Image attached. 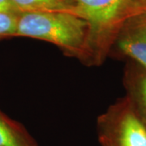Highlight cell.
I'll return each instance as SVG.
<instances>
[{
  "label": "cell",
  "instance_id": "1",
  "mask_svg": "<svg viewBox=\"0 0 146 146\" xmlns=\"http://www.w3.org/2000/svg\"><path fill=\"white\" fill-rule=\"evenodd\" d=\"M14 37L51 43L68 57L94 66L89 24L76 13L60 11L19 12Z\"/></svg>",
  "mask_w": 146,
  "mask_h": 146
},
{
  "label": "cell",
  "instance_id": "2",
  "mask_svg": "<svg viewBox=\"0 0 146 146\" xmlns=\"http://www.w3.org/2000/svg\"><path fill=\"white\" fill-rule=\"evenodd\" d=\"M75 13L88 22L94 66L102 65L108 57L122 29L146 8L135 0H73Z\"/></svg>",
  "mask_w": 146,
  "mask_h": 146
},
{
  "label": "cell",
  "instance_id": "3",
  "mask_svg": "<svg viewBox=\"0 0 146 146\" xmlns=\"http://www.w3.org/2000/svg\"><path fill=\"white\" fill-rule=\"evenodd\" d=\"M100 145L146 146V124L124 96L110 105L97 122Z\"/></svg>",
  "mask_w": 146,
  "mask_h": 146
},
{
  "label": "cell",
  "instance_id": "4",
  "mask_svg": "<svg viewBox=\"0 0 146 146\" xmlns=\"http://www.w3.org/2000/svg\"><path fill=\"white\" fill-rule=\"evenodd\" d=\"M114 54L146 69V13L132 18L123 26L110 54Z\"/></svg>",
  "mask_w": 146,
  "mask_h": 146
},
{
  "label": "cell",
  "instance_id": "5",
  "mask_svg": "<svg viewBox=\"0 0 146 146\" xmlns=\"http://www.w3.org/2000/svg\"><path fill=\"white\" fill-rule=\"evenodd\" d=\"M123 84L125 96L146 124V69L127 60Z\"/></svg>",
  "mask_w": 146,
  "mask_h": 146
},
{
  "label": "cell",
  "instance_id": "6",
  "mask_svg": "<svg viewBox=\"0 0 146 146\" xmlns=\"http://www.w3.org/2000/svg\"><path fill=\"white\" fill-rule=\"evenodd\" d=\"M0 146H37V143L24 125L0 110Z\"/></svg>",
  "mask_w": 146,
  "mask_h": 146
},
{
  "label": "cell",
  "instance_id": "7",
  "mask_svg": "<svg viewBox=\"0 0 146 146\" xmlns=\"http://www.w3.org/2000/svg\"><path fill=\"white\" fill-rule=\"evenodd\" d=\"M12 2L20 12L60 11L75 13L73 0H12Z\"/></svg>",
  "mask_w": 146,
  "mask_h": 146
},
{
  "label": "cell",
  "instance_id": "8",
  "mask_svg": "<svg viewBox=\"0 0 146 146\" xmlns=\"http://www.w3.org/2000/svg\"><path fill=\"white\" fill-rule=\"evenodd\" d=\"M18 13L0 12V40L14 38Z\"/></svg>",
  "mask_w": 146,
  "mask_h": 146
},
{
  "label": "cell",
  "instance_id": "9",
  "mask_svg": "<svg viewBox=\"0 0 146 146\" xmlns=\"http://www.w3.org/2000/svg\"><path fill=\"white\" fill-rule=\"evenodd\" d=\"M0 8L5 12L19 13L20 11L12 2V0H0Z\"/></svg>",
  "mask_w": 146,
  "mask_h": 146
},
{
  "label": "cell",
  "instance_id": "10",
  "mask_svg": "<svg viewBox=\"0 0 146 146\" xmlns=\"http://www.w3.org/2000/svg\"><path fill=\"white\" fill-rule=\"evenodd\" d=\"M135 1H136L139 4H141L142 7L146 8V0H135Z\"/></svg>",
  "mask_w": 146,
  "mask_h": 146
},
{
  "label": "cell",
  "instance_id": "11",
  "mask_svg": "<svg viewBox=\"0 0 146 146\" xmlns=\"http://www.w3.org/2000/svg\"><path fill=\"white\" fill-rule=\"evenodd\" d=\"M0 12H5V11H3L2 9H1V8H0Z\"/></svg>",
  "mask_w": 146,
  "mask_h": 146
},
{
  "label": "cell",
  "instance_id": "12",
  "mask_svg": "<svg viewBox=\"0 0 146 146\" xmlns=\"http://www.w3.org/2000/svg\"><path fill=\"white\" fill-rule=\"evenodd\" d=\"M101 146H105V145H101Z\"/></svg>",
  "mask_w": 146,
  "mask_h": 146
}]
</instances>
